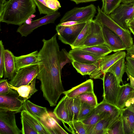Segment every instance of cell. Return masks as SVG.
I'll use <instances>...</instances> for the list:
<instances>
[{
	"label": "cell",
	"mask_w": 134,
	"mask_h": 134,
	"mask_svg": "<svg viewBox=\"0 0 134 134\" xmlns=\"http://www.w3.org/2000/svg\"><path fill=\"white\" fill-rule=\"evenodd\" d=\"M57 33L51 38L42 40L43 45L38 52L39 69L36 78L41 82L40 88L44 98L51 106L56 105L65 91L61 80L59 46Z\"/></svg>",
	"instance_id": "1"
},
{
	"label": "cell",
	"mask_w": 134,
	"mask_h": 134,
	"mask_svg": "<svg viewBox=\"0 0 134 134\" xmlns=\"http://www.w3.org/2000/svg\"><path fill=\"white\" fill-rule=\"evenodd\" d=\"M33 0H9L0 12V21L20 26L36 12Z\"/></svg>",
	"instance_id": "2"
},
{
	"label": "cell",
	"mask_w": 134,
	"mask_h": 134,
	"mask_svg": "<svg viewBox=\"0 0 134 134\" xmlns=\"http://www.w3.org/2000/svg\"><path fill=\"white\" fill-rule=\"evenodd\" d=\"M98 13L94 20L101 25L104 26L118 35L121 39L126 49L133 44V38L129 30H125L120 26L110 17L105 14L99 6L97 9Z\"/></svg>",
	"instance_id": "3"
},
{
	"label": "cell",
	"mask_w": 134,
	"mask_h": 134,
	"mask_svg": "<svg viewBox=\"0 0 134 134\" xmlns=\"http://www.w3.org/2000/svg\"><path fill=\"white\" fill-rule=\"evenodd\" d=\"M96 12V7L93 4L81 7H75L64 14L60 23L69 21L86 23L93 20Z\"/></svg>",
	"instance_id": "4"
},
{
	"label": "cell",
	"mask_w": 134,
	"mask_h": 134,
	"mask_svg": "<svg viewBox=\"0 0 134 134\" xmlns=\"http://www.w3.org/2000/svg\"><path fill=\"white\" fill-rule=\"evenodd\" d=\"M103 100L116 106L120 86L114 75L107 72L103 75Z\"/></svg>",
	"instance_id": "5"
},
{
	"label": "cell",
	"mask_w": 134,
	"mask_h": 134,
	"mask_svg": "<svg viewBox=\"0 0 134 134\" xmlns=\"http://www.w3.org/2000/svg\"><path fill=\"white\" fill-rule=\"evenodd\" d=\"M109 15L120 26L125 30H129V23L134 16V2L129 3H122Z\"/></svg>",
	"instance_id": "6"
},
{
	"label": "cell",
	"mask_w": 134,
	"mask_h": 134,
	"mask_svg": "<svg viewBox=\"0 0 134 134\" xmlns=\"http://www.w3.org/2000/svg\"><path fill=\"white\" fill-rule=\"evenodd\" d=\"M38 72V65H31L24 67L15 74L9 83L16 87L27 85L36 77Z\"/></svg>",
	"instance_id": "7"
},
{
	"label": "cell",
	"mask_w": 134,
	"mask_h": 134,
	"mask_svg": "<svg viewBox=\"0 0 134 134\" xmlns=\"http://www.w3.org/2000/svg\"><path fill=\"white\" fill-rule=\"evenodd\" d=\"M86 23H82L69 26L58 24L56 26V30L59 39L63 43L71 46L76 40Z\"/></svg>",
	"instance_id": "8"
},
{
	"label": "cell",
	"mask_w": 134,
	"mask_h": 134,
	"mask_svg": "<svg viewBox=\"0 0 134 134\" xmlns=\"http://www.w3.org/2000/svg\"><path fill=\"white\" fill-rule=\"evenodd\" d=\"M14 112L0 109V134H20L18 127Z\"/></svg>",
	"instance_id": "9"
},
{
	"label": "cell",
	"mask_w": 134,
	"mask_h": 134,
	"mask_svg": "<svg viewBox=\"0 0 134 134\" xmlns=\"http://www.w3.org/2000/svg\"><path fill=\"white\" fill-rule=\"evenodd\" d=\"M60 16V13L57 11L52 14L45 16L35 20L32 21L29 24L25 23L19 26L17 32L21 36L26 37L35 29L42 25L49 23H54L55 20Z\"/></svg>",
	"instance_id": "10"
},
{
	"label": "cell",
	"mask_w": 134,
	"mask_h": 134,
	"mask_svg": "<svg viewBox=\"0 0 134 134\" xmlns=\"http://www.w3.org/2000/svg\"><path fill=\"white\" fill-rule=\"evenodd\" d=\"M17 91L13 89L10 93L0 94V109L11 111L16 113L23 110V103L19 99Z\"/></svg>",
	"instance_id": "11"
},
{
	"label": "cell",
	"mask_w": 134,
	"mask_h": 134,
	"mask_svg": "<svg viewBox=\"0 0 134 134\" xmlns=\"http://www.w3.org/2000/svg\"><path fill=\"white\" fill-rule=\"evenodd\" d=\"M101 25L105 45L114 52L126 50L123 42L118 35L107 27Z\"/></svg>",
	"instance_id": "12"
},
{
	"label": "cell",
	"mask_w": 134,
	"mask_h": 134,
	"mask_svg": "<svg viewBox=\"0 0 134 134\" xmlns=\"http://www.w3.org/2000/svg\"><path fill=\"white\" fill-rule=\"evenodd\" d=\"M104 44L101 25L94 20H91L90 32L82 48Z\"/></svg>",
	"instance_id": "13"
},
{
	"label": "cell",
	"mask_w": 134,
	"mask_h": 134,
	"mask_svg": "<svg viewBox=\"0 0 134 134\" xmlns=\"http://www.w3.org/2000/svg\"><path fill=\"white\" fill-rule=\"evenodd\" d=\"M21 116L22 117L38 134H53L52 130L44 120L37 118L23 110L21 111Z\"/></svg>",
	"instance_id": "14"
},
{
	"label": "cell",
	"mask_w": 134,
	"mask_h": 134,
	"mask_svg": "<svg viewBox=\"0 0 134 134\" xmlns=\"http://www.w3.org/2000/svg\"><path fill=\"white\" fill-rule=\"evenodd\" d=\"M99 62L94 64L82 63L73 61L72 64L77 71L82 75H89L91 79H101L99 71Z\"/></svg>",
	"instance_id": "15"
},
{
	"label": "cell",
	"mask_w": 134,
	"mask_h": 134,
	"mask_svg": "<svg viewBox=\"0 0 134 134\" xmlns=\"http://www.w3.org/2000/svg\"><path fill=\"white\" fill-rule=\"evenodd\" d=\"M69 53L72 61L82 63H96L98 62L102 58L79 48L72 49Z\"/></svg>",
	"instance_id": "16"
},
{
	"label": "cell",
	"mask_w": 134,
	"mask_h": 134,
	"mask_svg": "<svg viewBox=\"0 0 134 134\" xmlns=\"http://www.w3.org/2000/svg\"><path fill=\"white\" fill-rule=\"evenodd\" d=\"M125 52L119 51L115 53L102 58L99 62V71L102 75L107 72L109 68L122 57L126 56Z\"/></svg>",
	"instance_id": "17"
},
{
	"label": "cell",
	"mask_w": 134,
	"mask_h": 134,
	"mask_svg": "<svg viewBox=\"0 0 134 134\" xmlns=\"http://www.w3.org/2000/svg\"><path fill=\"white\" fill-rule=\"evenodd\" d=\"M15 56L12 52L8 49L4 51V78L11 80L16 73Z\"/></svg>",
	"instance_id": "18"
},
{
	"label": "cell",
	"mask_w": 134,
	"mask_h": 134,
	"mask_svg": "<svg viewBox=\"0 0 134 134\" xmlns=\"http://www.w3.org/2000/svg\"><path fill=\"white\" fill-rule=\"evenodd\" d=\"M36 78V77H35L31 81L26 85L16 87L8 82L9 86L10 88L17 91L19 94V99L23 103L38 91L35 87Z\"/></svg>",
	"instance_id": "19"
},
{
	"label": "cell",
	"mask_w": 134,
	"mask_h": 134,
	"mask_svg": "<svg viewBox=\"0 0 134 134\" xmlns=\"http://www.w3.org/2000/svg\"><path fill=\"white\" fill-rule=\"evenodd\" d=\"M38 55V52L37 50L26 55L15 57L16 73L24 67L37 65Z\"/></svg>",
	"instance_id": "20"
},
{
	"label": "cell",
	"mask_w": 134,
	"mask_h": 134,
	"mask_svg": "<svg viewBox=\"0 0 134 134\" xmlns=\"http://www.w3.org/2000/svg\"><path fill=\"white\" fill-rule=\"evenodd\" d=\"M64 99L70 122L78 121L81 102L76 97L69 98L66 96Z\"/></svg>",
	"instance_id": "21"
},
{
	"label": "cell",
	"mask_w": 134,
	"mask_h": 134,
	"mask_svg": "<svg viewBox=\"0 0 134 134\" xmlns=\"http://www.w3.org/2000/svg\"><path fill=\"white\" fill-rule=\"evenodd\" d=\"M23 110L33 116L41 119H44L49 115L46 107L37 105L28 100L23 103Z\"/></svg>",
	"instance_id": "22"
},
{
	"label": "cell",
	"mask_w": 134,
	"mask_h": 134,
	"mask_svg": "<svg viewBox=\"0 0 134 134\" xmlns=\"http://www.w3.org/2000/svg\"><path fill=\"white\" fill-rule=\"evenodd\" d=\"M93 80L88 79L80 84L65 91L63 94L69 98L76 97L83 93L93 92Z\"/></svg>",
	"instance_id": "23"
},
{
	"label": "cell",
	"mask_w": 134,
	"mask_h": 134,
	"mask_svg": "<svg viewBox=\"0 0 134 134\" xmlns=\"http://www.w3.org/2000/svg\"><path fill=\"white\" fill-rule=\"evenodd\" d=\"M121 109L125 134H134V113L128 107Z\"/></svg>",
	"instance_id": "24"
},
{
	"label": "cell",
	"mask_w": 134,
	"mask_h": 134,
	"mask_svg": "<svg viewBox=\"0 0 134 134\" xmlns=\"http://www.w3.org/2000/svg\"><path fill=\"white\" fill-rule=\"evenodd\" d=\"M108 115H110L105 113H99L96 110L95 108L90 114L81 121L85 126L87 134H91L97 124L101 119Z\"/></svg>",
	"instance_id": "25"
},
{
	"label": "cell",
	"mask_w": 134,
	"mask_h": 134,
	"mask_svg": "<svg viewBox=\"0 0 134 134\" xmlns=\"http://www.w3.org/2000/svg\"><path fill=\"white\" fill-rule=\"evenodd\" d=\"M134 91V87L129 83L120 86L116 106L120 109L125 108L126 102Z\"/></svg>",
	"instance_id": "26"
},
{
	"label": "cell",
	"mask_w": 134,
	"mask_h": 134,
	"mask_svg": "<svg viewBox=\"0 0 134 134\" xmlns=\"http://www.w3.org/2000/svg\"><path fill=\"white\" fill-rule=\"evenodd\" d=\"M95 109L99 113H105L109 114L114 119L118 118L121 115V109L103 100L98 103Z\"/></svg>",
	"instance_id": "27"
},
{
	"label": "cell",
	"mask_w": 134,
	"mask_h": 134,
	"mask_svg": "<svg viewBox=\"0 0 134 134\" xmlns=\"http://www.w3.org/2000/svg\"><path fill=\"white\" fill-rule=\"evenodd\" d=\"M125 57L126 56H124L117 61L107 71L112 73L114 75L119 85H120V83L122 82L123 76L126 72Z\"/></svg>",
	"instance_id": "28"
},
{
	"label": "cell",
	"mask_w": 134,
	"mask_h": 134,
	"mask_svg": "<svg viewBox=\"0 0 134 134\" xmlns=\"http://www.w3.org/2000/svg\"><path fill=\"white\" fill-rule=\"evenodd\" d=\"M53 113L58 119L67 124L70 122L69 113L66 107L64 96L54 108Z\"/></svg>",
	"instance_id": "29"
},
{
	"label": "cell",
	"mask_w": 134,
	"mask_h": 134,
	"mask_svg": "<svg viewBox=\"0 0 134 134\" xmlns=\"http://www.w3.org/2000/svg\"><path fill=\"white\" fill-rule=\"evenodd\" d=\"M117 119H114L110 115L106 116L97 124L91 134H107L110 125Z\"/></svg>",
	"instance_id": "30"
},
{
	"label": "cell",
	"mask_w": 134,
	"mask_h": 134,
	"mask_svg": "<svg viewBox=\"0 0 134 134\" xmlns=\"http://www.w3.org/2000/svg\"><path fill=\"white\" fill-rule=\"evenodd\" d=\"M77 48L89 52L100 58L106 56L112 52L106 45L104 44Z\"/></svg>",
	"instance_id": "31"
},
{
	"label": "cell",
	"mask_w": 134,
	"mask_h": 134,
	"mask_svg": "<svg viewBox=\"0 0 134 134\" xmlns=\"http://www.w3.org/2000/svg\"><path fill=\"white\" fill-rule=\"evenodd\" d=\"M91 21L86 22L85 26L79 35L76 40L70 46L72 49L81 48L83 47L85 42L90 32Z\"/></svg>",
	"instance_id": "32"
},
{
	"label": "cell",
	"mask_w": 134,
	"mask_h": 134,
	"mask_svg": "<svg viewBox=\"0 0 134 134\" xmlns=\"http://www.w3.org/2000/svg\"><path fill=\"white\" fill-rule=\"evenodd\" d=\"M107 134H125L121 114L119 118L110 125L108 129Z\"/></svg>",
	"instance_id": "33"
},
{
	"label": "cell",
	"mask_w": 134,
	"mask_h": 134,
	"mask_svg": "<svg viewBox=\"0 0 134 134\" xmlns=\"http://www.w3.org/2000/svg\"><path fill=\"white\" fill-rule=\"evenodd\" d=\"M82 102L96 107L98 104L97 97L93 92H87L81 94L76 97Z\"/></svg>",
	"instance_id": "34"
},
{
	"label": "cell",
	"mask_w": 134,
	"mask_h": 134,
	"mask_svg": "<svg viewBox=\"0 0 134 134\" xmlns=\"http://www.w3.org/2000/svg\"><path fill=\"white\" fill-rule=\"evenodd\" d=\"M43 120L50 127L53 134L68 133L60 126L55 119L50 115Z\"/></svg>",
	"instance_id": "35"
},
{
	"label": "cell",
	"mask_w": 134,
	"mask_h": 134,
	"mask_svg": "<svg viewBox=\"0 0 134 134\" xmlns=\"http://www.w3.org/2000/svg\"><path fill=\"white\" fill-rule=\"evenodd\" d=\"M69 126L70 132L74 134H87L84 124L81 121L70 122L67 124Z\"/></svg>",
	"instance_id": "36"
},
{
	"label": "cell",
	"mask_w": 134,
	"mask_h": 134,
	"mask_svg": "<svg viewBox=\"0 0 134 134\" xmlns=\"http://www.w3.org/2000/svg\"><path fill=\"white\" fill-rule=\"evenodd\" d=\"M122 0H105L103 12L109 15L122 3Z\"/></svg>",
	"instance_id": "37"
},
{
	"label": "cell",
	"mask_w": 134,
	"mask_h": 134,
	"mask_svg": "<svg viewBox=\"0 0 134 134\" xmlns=\"http://www.w3.org/2000/svg\"><path fill=\"white\" fill-rule=\"evenodd\" d=\"M38 9L40 14L49 15L56 12L49 8L47 5L45 0H33Z\"/></svg>",
	"instance_id": "38"
},
{
	"label": "cell",
	"mask_w": 134,
	"mask_h": 134,
	"mask_svg": "<svg viewBox=\"0 0 134 134\" xmlns=\"http://www.w3.org/2000/svg\"><path fill=\"white\" fill-rule=\"evenodd\" d=\"M95 107L86 103L82 102L78 121H81L82 120L90 114Z\"/></svg>",
	"instance_id": "39"
},
{
	"label": "cell",
	"mask_w": 134,
	"mask_h": 134,
	"mask_svg": "<svg viewBox=\"0 0 134 134\" xmlns=\"http://www.w3.org/2000/svg\"><path fill=\"white\" fill-rule=\"evenodd\" d=\"M21 134H38V132L23 118L21 116Z\"/></svg>",
	"instance_id": "40"
},
{
	"label": "cell",
	"mask_w": 134,
	"mask_h": 134,
	"mask_svg": "<svg viewBox=\"0 0 134 134\" xmlns=\"http://www.w3.org/2000/svg\"><path fill=\"white\" fill-rule=\"evenodd\" d=\"M72 61L69 53H68L65 49H63L60 51V63L61 70L66 64L67 63H72Z\"/></svg>",
	"instance_id": "41"
},
{
	"label": "cell",
	"mask_w": 134,
	"mask_h": 134,
	"mask_svg": "<svg viewBox=\"0 0 134 134\" xmlns=\"http://www.w3.org/2000/svg\"><path fill=\"white\" fill-rule=\"evenodd\" d=\"M13 89L9 86L7 79H3L0 80V94H6L11 92Z\"/></svg>",
	"instance_id": "42"
},
{
	"label": "cell",
	"mask_w": 134,
	"mask_h": 134,
	"mask_svg": "<svg viewBox=\"0 0 134 134\" xmlns=\"http://www.w3.org/2000/svg\"><path fill=\"white\" fill-rule=\"evenodd\" d=\"M125 63L126 71L127 75H129L134 78V59L126 57Z\"/></svg>",
	"instance_id": "43"
},
{
	"label": "cell",
	"mask_w": 134,
	"mask_h": 134,
	"mask_svg": "<svg viewBox=\"0 0 134 134\" xmlns=\"http://www.w3.org/2000/svg\"><path fill=\"white\" fill-rule=\"evenodd\" d=\"M5 49L1 40L0 41V77L1 79L4 74V51Z\"/></svg>",
	"instance_id": "44"
},
{
	"label": "cell",
	"mask_w": 134,
	"mask_h": 134,
	"mask_svg": "<svg viewBox=\"0 0 134 134\" xmlns=\"http://www.w3.org/2000/svg\"><path fill=\"white\" fill-rule=\"evenodd\" d=\"M45 1L47 7L55 12L61 7L60 4L58 0H45Z\"/></svg>",
	"instance_id": "45"
},
{
	"label": "cell",
	"mask_w": 134,
	"mask_h": 134,
	"mask_svg": "<svg viewBox=\"0 0 134 134\" xmlns=\"http://www.w3.org/2000/svg\"><path fill=\"white\" fill-rule=\"evenodd\" d=\"M82 23L81 22L75 21H69L63 23H60L59 24V25L65 26H69L80 23Z\"/></svg>",
	"instance_id": "46"
},
{
	"label": "cell",
	"mask_w": 134,
	"mask_h": 134,
	"mask_svg": "<svg viewBox=\"0 0 134 134\" xmlns=\"http://www.w3.org/2000/svg\"><path fill=\"white\" fill-rule=\"evenodd\" d=\"M126 57L134 59V44L130 48H127Z\"/></svg>",
	"instance_id": "47"
},
{
	"label": "cell",
	"mask_w": 134,
	"mask_h": 134,
	"mask_svg": "<svg viewBox=\"0 0 134 134\" xmlns=\"http://www.w3.org/2000/svg\"><path fill=\"white\" fill-rule=\"evenodd\" d=\"M133 103H134V91L129 99L126 102L125 105V108L129 107L131 104Z\"/></svg>",
	"instance_id": "48"
},
{
	"label": "cell",
	"mask_w": 134,
	"mask_h": 134,
	"mask_svg": "<svg viewBox=\"0 0 134 134\" xmlns=\"http://www.w3.org/2000/svg\"><path fill=\"white\" fill-rule=\"evenodd\" d=\"M71 1L75 2L76 4L81 3H86L94 2L98 0H70Z\"/></svg>",
	"instance_id": "49"
},
{
	"label": "cell",
	"mask_w": 134,
	"mask_h": 134,
	"mask_svg": "<svg viewBox=\"0 0 134 134\" xmlns=\"http://www.w3.org/2000/svg\"><path fill=\"white\" fill-rule=\"evenodd\" d=\"M6 2V0H0V12L2 10L3 6Z\"/></svg>",
	"instance_id": "50"
},
{
	"label": "cell",
	"mask_w": 134,
	"mask_h": 134,
	"mask_svg": "<svg viewBox=\"0 0 134 134\" xmlns=\"http://www.w3.org/2000/svg\"><path fill=\"white\" fill-rule=\"evenodd\" d=\"M130 82V85L134 87V78L129 75H127Z\"/></svg>",
	"instance_id": "51"
},
{
	"label": "cell",
	"mask_w": 134,
	"mask_h": 134,
	"mask_svg": "<svg viewBox=\"0 0 134 134\" xmlns=\"http://www.w3.org/2000/svg\"><path fill=\"white\" fill-rule=\"evenodd\" d=\"M129 29L130 31L134 36V26L130 25H129Z\"/></svg>",
	"instance_id": "52"
},
{
	"label": "cell",
	"mask_w": 134,
	"mask_h": 134,
	"mask_svg": "<svg viewBox=\"0 0 134 134\" xmlns=\"http://www.w3.org/2000/svg\"><path fill=\"white\" fill-rule=\"evenodd\" d=\"M134 0H122V3H129L134 2Z\"/></svg>",
	"instance_id": "53"
},
{
	"label": "cell",
	"mask_w": 134,
	"mask_h": 134,
	"mask_svg": "<svg viewBox=\"0 0 134 134\" xmlns=\"http://www.w3.org/2000/svg\"><path fill=\"white\" fill-rule=\"evenodd\" d=\"M127 107L129 108L134 113V103L131 104L129 107Z\"/></svg>",
	"instance_id": "54"
},
{
	"label": "cell",
	"mask_w": 134,
	"mask_h": 134,
	"mask_svg": "<svg viewBox=\"0 0 134 134\" xmlns=\"http://www.w3.org/2000/svg\"><path fill=\"white\" fill-rule=\"evenodd\" d=\"M105 0H102V5L101 9L103 11H104L105 8Z\"/></svg>",
	"instance_id": "55"
},
{
	"label": "cell",
	"mask_w": 134,
	"mask_h": 134,
	"mask_svg": "<svg viewBox=\"0 0 134 134\" xmlns=\"http://www.w3.org/2000/svg\"><path fill=\"white\" fill-rule=\"evenodd\" d=\"M132 25L134 26V19L131 20L129 23V25Z\"/></svg>",
	"instance_id": "56"
},
{
	"label": "cell",
	"mask_w": 134,
	"mask_h": 134,
	"mask_svg": "<svg viewBox=\"0 0 134 134\" xmlns=\"http://www.w3.org/2000/svg\"><path fill=\"white\" fill-rule=\"evenodd\" d=\"M133 19H134V17H133Z\"/></svg>",
	"instance_id": "57"
}]
</instances>
